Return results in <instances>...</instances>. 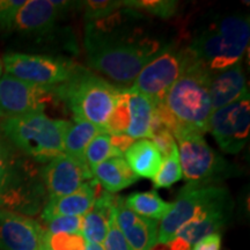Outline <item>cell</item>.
<instances>
[{
  "label": "cell",
  "mask_w": 250,
  "mask_h": 250,
  "mask_svg": "<svg viewBox=\"0 0 250 250\" xmlns=\"http://www.w3.org/2000/svg\"><path fill=\"white\" fill-rule=\"evenodd\" d=\"M232 201L208 208L197 214L180 228L175 236L167 243L168 250H190L203 237L218 233L232 213Z\"/></svg>",
  "instance_id": "5bb4252c"
},
{
  "label": "cell",
  "mask_w": 250,
  "mask_h": 250,
  "mask_svg": "<svg viewBox=\"0 0 250 250\" xmlns=\"http://www.w3.org/2000/svg\"><path fill=\"white\" fill-rule=\"evenodd\" d=\"M183 177L182 168L180 164L179 148H175L169 155L162 159L160 169L154 177H153V184L154 189L159 188H169L173 184L177 183Z\"/></svg>",
  "instance_id": "484cf974"
},
{
  "label": "cell",
  "mask_w": 250,
  "mask_h": 250,
  "mask_svg": "<svg viewBox=\"0 0 250 250\" xmlns=\"http://www.w3.org/2000/svg\"><path fill=\"white\" fill-rule=\"evenodd\" d=\"M115 156H123L116 151V148L111 145L110 134L102 132L98 134L89 145L87 146L85 151V160L90 168L95 167L101 162L108 160Z\"/></svg>",
  "instance_id": "83f0119b"
},
{
  "label": "cell",
  "mask_w": 250,
  "mask_h": 250,
  "mask_svg": "<svg viewBox=\"0 0 250 250\" xmlns=\"http://www.w3.org/2000/svg\"><path fill=\"white\" fill-rule=\"evenodd\" d=\"M43 235L35 219L0 208V250H40Z\"/></svg>",
  "instance_id": "9a60e30c"
},
{
  "label": "cell",
  "mask_w": 250,
  "mask_h": 250,
  "mask_svg": "<svg viewBox=\"0 0 250 250\" xmlns=\"http://www.w3.org/2000/svg\"><path fill=\"white\" fill-rule=\"evenodd\" d=\"M17 151L18 149L11 143L0 138V193L5 187Z\"/></svg>",
  "instance_id": "d6a6232c"
},
{
  "label": "cell",
  "mask_w": 250,
  "mask_h": 250,
  "mask_svg": "<svg viewBox=\"0 0 250 250\" xmlns=\"http://www.w3.org/2000/svg\"><path fill=\"white\" fill-rule=\"evenodd\" d=\"M70 124L68 121L52 120L44 112H36L4 120L0 129L18 151L37 164H48L64 154V137Z\"/></svg>",
  "instance_id": "5b68a950"
},
{
  "label": "cell",
  "mask_w": 250,
  "mask_h": 250,
  "mask_svg": "<svg viewBox=\"0 0 250 250\" xmlns=\"http://www.w3.org/2000/svg\"><path fill=\"white\" fill-rule=\"evenodd\" d=\"M179 144L180 164L187 183L218 186L229 177L239 176L241 170L206 143L204 134L182 132L175 137Z\"/></svg>",
  "instance_id": "8992f818"
},
{
  "label": "cell",
  "mask_w": 250,
  "mask_h": 250,
  "mask_svg": "<svg viewBox=\"0 0 250 250\" xmlns=\"http://www.w3.org/2000/svg\"><path fill=\"white\" fill-rule=\"evenodd\" d=\"M210 77V72L188 52L186 67L161 103L177 124L174 138L182 132H208L212 114Z\"/></svg>",
  "instance_id": "3957f363"
},
{
  "label": "cell",
  "mask_w": 250,
  "mask_h": 250,
  "mask_svg": "<svg viewBox=\"0 0 250 250\" xmlns=\"http://www.w3.org/2000/svg\"><path fill=\"white\" fill-rule=\"evenodd\" d=\"M83 4L85 8L83 15H85L86 23L108 17L123 7L122 1H115V0H88V1H83Z\"/></svg>",
  "instance_id": "f546056e"
},
{
  "label": "cell",
  "mask_w": 250,
  "mask_h": 250,
  "mask_svg": "<svg viewBox=\"0 0 250 250\" xmlns=\"http://www.w3.org/2000/svg\"><path fill=\"white\" fill-rule=\"evenodd\" d=\"M250 129L249 92L235 102L212 111L208 131L219 147L228 154H237L247 145Z\"/></svg>",
  "instance_id": "30bf717a"
},
{
  "label": "cell",
  "mask_w": 250,
  "mask_h": 250,
  "mask_svg": "<svg viewBox=\"0 0 250 250\" xmlns=\"http://www.w3.org/2000/svg\"><path fill=\"white\" fill-rule=\"evenodd\" d=\"M149 138H152L153 144L159 149L160 154L164 156L169 155L175 148H177V144L174 136L166 127H161V129L153 131V132H151Z\"/></svg>",
  "instance_id": "e575fe53"
},
{
  "label": "cell",
  "mask_w": 250,
  "mask_h": 250,
  "mask_svg": "<svg viewBox=\"0 0 250 250\" xmlns=\"http://www.w3.org/2000/svg\"><path fill=\"white\" fill-rule=\"evenodd\" d=\"M175 43L154 18L129 7L87 22L83 35L89 67L122 85L133 83L146 65Z\"/></svg>",
  "instance_id": "6da1fadb"
},
{
  "label": "cell",
  "mask_w": 250,
  "mask_h": 250,
  "mask_svg": "<svg viewBox=\"0 0 250 250\" xmlns=\"http://www.w3.org/2000/svg\"><path fill=\"white\" fill-rule=\"evenodd\" d=\"M93 177L105 191L116 193L125 188L132 186L139 177L131 170L124 156H115L90 168Z\"/></svg>",
  "instance_id": "ffe728a7"
},
{
  "label": "cell",
  "mask_w": 250,
  "mask_h": 250,
  "mask_svg": "<svg viewBox=\"0 0 250 250\" xmlns=\"http://www.w3.org/2000/svg\"><path fill=\"white\" fill-rule=\"evenodd\" d=\"M116 223L130 250H152L158 242L159 221L129 210L125 205L124 197H117Z\"/></svg>",
  "instance_id": "2e32d148"
},
{
  "label": "cell",
  "mask_w": 250,
  "mask_h": 250,
  "mask_svg": "<svg viewBox=\"0 0 250 250\" xmlns=\"http://www.w3.org/2000/svg\"><path fill=\"white\" fill-rule=\"evenodd\" d=\"M56 99L54 87H42L4 74L0 78V117L15 118L44 112Z\"/></svg>",
  "instance_id": "8fae6325"
},
{
  "label": "cell",
  "mask_w": 250,
  "mask_h": 250,
  "mask_svg": "<svg viewBox=\"0 0 250 250\" xmlns=\"http://www.w3.org/2000/svg\"><path fill=\"white\" fill-rule=\"evenodd\" d=\"M6 74L42 87H56L70 80L78 65L68 58L9 52L2 58Z\"/></svg>",
  "instance_id": "ba28073f"
},
{
  "label": "cell",
  "mask_w": 250,
  "mask_h": 250,
  "mask_svg": "<svg viewBox=\"0 0 250 250\" xmlns=\"http://www.w3.org/2000/svg\"><path fill=\"white\" fill-rule=\"evenodd\" d=\"M232 201L229 192L225 187L199 186L187 183L171 208L161 219L156 245H167L184 224L195 218L206 208Z\"/></svg>",
  "instance_id": "52a82bcc"
},
{
  "label": "cell",
  "mask_w": 250,
  "mask_h": 250,
  "mask_svg": "<svg viewBox=\"0 0 250 250\" xmlns=\"http://www.w3.org/2000/svg\"><path fill=\"white\" fill-rule=\"evenodd\" d=\"M2 71H4V65H2V62L0 61V78L2 76Z\"/></svg>",
  "instance_id": "f35d334b"
},
{
  "label": "cell",
  "mask_w": 250,
  "mask_h": 250,
  "mask_svg": "<svg viewBox=\"0 0 250 250\" xmlns=\"http://www.w3.org/2000/svg\"><path fill=\"white\" fill-rule=\"evenodd\" d=\"M248 92L242 62H236L235 65L223 71L211 73L210 96L212 111L235 102Z\"/></svg>",
  "instance_id": "ac0fdd59"
},
{
  "label": "cell",
  "mask_w": 250,
  "mask_h": 250,
  "mask_svg": "<svg viewBox=\"0 0 250 250\" xmlns=\"http://www.w3.org/2000/svg\"><path fill=\"white\" fill-rule=\"evenodd\" d=\"M111 145L116 148V151L124 156V153L134 143V139L126 134H110Z\"/></svg>",
  "instance_id": "8d00e7d4"
},
{
  "label": "cell",
  "mask_w": 250,
  "mask_h": 250,
  "mask_svg": "<svg viewBox=\"0 0 250 250\" xmlns=\"http://www.w3.org/2000/svg\"><path fill=\"white\" fill-rule=\"evenodd\" d=\"M24 2V0H0V28L2 30H13L15 18Z\"/></svg>",
  "instance_id": "836d02e7"
},
{
  "label": "cell",
  "mask_w": 250,
  "mask_h": 250,
  "mask_svg": "<svg viewBox=\"0 0 250 250\" xmlns=\"http://www.w3.org/2000/svg\"><path fill=\"white\" fill-rule=\"evenodd\" d=\"M124 159L137 176L152 180L160 169L162 162V155L149 139L134 140L124 153Z\"/></svg>",
  "instance_id": "44dd1931"
},
{
  "label": "cell",
  "mask_w": 250,
  "mask_h": 250,
  "mask_svg": "<svg viewBox=\"0 0 250 250\" xmlns=\"http://www.w3.org/2000/svg\"><path fill=\"white\" fill-rule=\"evenodd\" d=\"M117 204L114 193L102 191L96 197L90 210L83 215V235L87 242L102 245L108 234L109 224Z\"/></svg>",
  "instance_id": "d6986e66"
},
{
  "label": "cell",
  "mask_w": 250,
  "mask_h": 250,
  "mask_svg": "<svg viewBox=\"0 0 250 250\" xmlns=\"http://www.w3.org/2000/svg\"><path fill=\"white\" fill-rule=\"evenodd\" d=\"M129 94L130 123L125 134L132 139H146L151 137V124L154 104L147 96L127 88Z\"/></svg>",
  "instance_id": "7402d4cb"
},
{
  "label": "cell",
  "mask_w": 250,
  "mask_h": 250,
  "mask_svg": "<svg viewBox=\"0 0 250 250\" xmlns=\"http://www.w3.org/2000/svg\"><path fill=\"white\" fill-rule=\"evenodd\" d=\"M42 179L49 198L71 195L94 177L85 160L62 154L43 166Z\"/></svg>",
  "instance_id": "4fadbf2b"
},
{
  "label": "cell",
  "mask_w": 250,
  "mask_h": 250,
  "mask_svg": "<svg viewBox=\"0 0 250 250\" xmlns=\"http://www.w3.org/2000/svg\"><path fill=\"white\" fill-rule=\"evenodd\" d=\"M85 250H104V249H103L102 245H99V243L87 242Z\"/></svg>",
  "instance_id": "74e56055"
},
{
  "label": "cell",
  "mask_w": 250,
  "mask_h": 250,
  "mask_svg": "<svg viewBox=\"0 0 250 250\" xmlns=\"http://www.w3.org/2000/svg\"><path fill=\"white\" fill-rule=\"evenodd\" d=\"M80 6L83 1L29 0L18 12L13 30L28 36H43L54 29L65 15Z\"/></svg>",
  "instance_id": "7c38bea8"
},
{
  "label": "cell",
  "mask_w": 250,
  "mask_h": 250,
  "mask_svg": "<svg viewBox=\"0 0 250 250\" xmlns=\"http://www.w3.org/2000/svg\"><path fill=\"white\" fill-rule=\"evenodd\" d=\"M249 37L248 13L210 12L199 18L186 49L193 61L214 73L242 62Z\"/></svg>",
  "instance_id": "7a4b0ae2"
},
{
  "label": "cell",
  "mask_w": 250,
  "mask_h": 250,
  "mask_svg": "<svg viewBox=\"0 0 250 250\" xmlns=\"http://www.w3.org/2000/svg\"><path fill=\"white\" fill-rule=\"evenodd\" d=\"M120 92L121 87L80 65L70 80L54 87L56 99L64 101L74 121L89 122L104 132Z\"/></svg>",
  "instance_id": "277c9868"
},
{
  "label": "cell",
  "mask_w": 250,
  "mask_h": 250,
  "mask_svg": "<svg viewBox=\"0 0 250 250\" xmlns=\"http://www.w3.org/2000/svg\"><path fill=\"white\" fill-rule=\"evenodd\" d=\"M104 250H130L126 240L116 223V208L111 215L108 234L102 243Z\"/></svg>",
  "instance_id": "1f68e13d"
},
{
  "label": "cell",
  "mask_w": 250,
  "mask_h": 250,
  "mask_svg": "<svg viewBox=\"0 0 250 250\" xmlns=\"http://www.w3.org/2000/svg\"><path fill=\"white\" fill-rule=\"evenodd\" d=\"M40 250H49L48 248H46V247H44V246H41V248H40Z\"/></svg>",
  "instance_id": "ab89813d"
},
{
  "label": "cell",
  "mask_w": 250,
  "mask_h": 250,
  "mask_svg": "<svg viewBox=\"0 0 250 250\" xmlns=\"http://www.w3.org/2000/svg\"><path fill=\"white\" fill-rule=\"evenodd\" d=\"M159 250H160V249H159Z\"/></svg>",
  "instance_id": "60d3db41"
},
{
  "label": "cell",
  "mask_w": 250,
  "mask_h": 250,
  "mask_svg": "<svg viewBox=\"0 0 250 250\" xmlns=\"http://www.w3.org/2000/svg\"><path fill=\"white\" fill-rule=\"evenodd\" d=\"M129 123V94H127V88H121L116 103L107 122L105 132L109 134H125Z\"/></svg>",
  "instance_id": "4316f807"
},
{
  "label": "cell",
  "mask_w": 250,
  "mask_h": 250,
  "mask_svg": "<svg viewBox=\"0 0 250 250\" xmlns=\"http://www.w3.org/2000/svg\"><path fill=\"white\" fill-rule=\"evenodd\" d=\"M124 202L126 208L134 213L156 221L161 220L169 212L173 204V203L165 202L155 190L133 192L124 198Z\"/></svg>",
  "instance_id": "cb8c5ba5"
},
{
  "label": "cell",
  "mask_w": 250,
  "mask_h": 250,
  "mask_svg": "<svg viewBox=\"0 0 250 250\" xmlns=\"http://www.w3.org/2000/svg\"><path fill=\"white\" fill-rule=\"evenodd\" d=\"M95 179L87 181L77 191L62 197H49L42 210V220L48 221L57 217H83L90 210L100 191Z\"/></svg>",
  "instance_id": "e0dca14e"
},
{
  "label": "cell",
  "mask_w": 250,
  "mask_h": 250,
  "mask_svg": "<svg viewBox=\"0 0 250 250\" xmlns=\"http://www.w3.org/2000/svg\"><path fill=\"white\" fill-rule=\"evenodd\" d=\"M123 7H129L151 18L170 19L177 14L180 2L174 0H123Z\"/></svg>",
  "instance_id": "d4e9b609"
},
{
  "label": "cell",
  "mask_w": 250,
  "mask_h": 250,
  "mask_svg": "<svg viewBox=\"0 0 250 250\" xmlns=\"http://www.w3.org/2000/svg\"><path fill=\"white\" fill-rule=\"evenodd\" d=\"M42 245L49 250H85L87 241L83 233L50 234L44 230Z\"/></svg>",
  "instance_id": "f1b7e54d"
},
{
  "label": "cell",
  "mask_w": 250,
  "mask_h": 250,
  "mask_svg": "<svg viewBox=\"0 0 250 250\" xmlns=\"http://www.w3.org/2000/svg\"><path fill=\"white\" fill-rule=\"evenodd\" d=\"M83 217H57L45 221L44 230L50 234L83 233Z\"/></svg>",
  "instance_id": "4dcf8cb0"
},
{
  "label": "cell",
  "mask_w": 250,
  "mask_h": 250,
  "mask_svg": "<svg viewBox=\"0 0 250 250\" xmlns=\"http://www.w3.org/2000/svg\"><path fill=\"white\" fill-rule=\"evenodd\" d=\"M221 249V234L213 233L199 240L192 246L190 250H220Z\"/></svg>",
  "instance_id": "d590c367"
},
{
  "label": "cell",
  "mask_w": 250,
  "mask_h": 250,
  "mask_svg": "<svg viewBox=\"0 0 250 250\" xmlns=\"http://www.w3.org/2000/svg\"><path fill=\"white\" fill-rule=\"evenodd\" d=\"M104 131L89 122L74 121L64 137V154L85 160V151L89 143ZM86 161V160H85Z\"/></svg>",
  "instance_id": "603a6c76"
},
{
  "label": "cell",
  "mask_w": 250,
  "mask_h": 250,
  "mask_svg": "<svg viewBox=\"0 0 250 250\" xmlns=\"http://www.w3.org/2000/svg\"><path fill=\"white\" fill-rule=\"evenodd\" d=\"M187 62L186 45L176 42L167 51L146 65L133 80L130 88L147 96L154 107L161 104L168 90L183 72Z\"/></svg>",
  "instance_id": "9c48e42d"
}]
</instances>
